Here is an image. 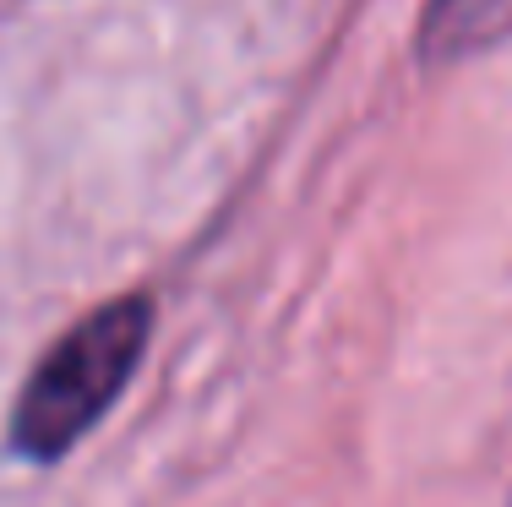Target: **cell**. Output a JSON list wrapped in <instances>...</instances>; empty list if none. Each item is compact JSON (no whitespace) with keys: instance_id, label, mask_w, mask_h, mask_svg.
I'll return each mask as SVG.
<instances>
[{"instance_id":"obj_1","label":"cell","mask_w":512,"mask_h":507,"mask_svg":"<svg viewBox=\"0 0 512 507\" xmlns=\"http://www.w3.org/2000/svg\"><path fill=\"white\" fill-rule=\"evenodd\" d=\"M148 333H153V306L142 295H120L109 306L88 311L33 366L28 388L17 398V415H11V442L28 458L71 453L131 382L142 349H148Z\"/></svg>"},{"instance_id":"obj_2","label":"cell","mask_w":512,"mask_h":507,"mask_svg":"<svg viewBox=\"0 0 512 507\" xmlns=\"http://www.w3.org/2000/svg\"><path fill=\"white\" fill-rule=\"evenodd\" d=\"M512 39V0H425L420 50L425 60L485 55Z\"/></svg>"},{"instance_id":"obj_3","label":"cell","mask_w":512,"mask_h":507,"mask_svg":"<svg viewBox=\"0 0 512 507\" xmlns=\"http://www.w3.org/2000/svg\"><path fill=\"white\" fill-rule=\"evenodd\" d=\"M507 507H512V502H507Z\"/></svg>"}]
</instances>
